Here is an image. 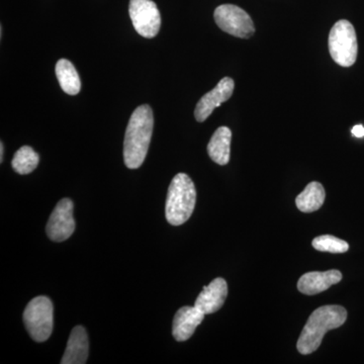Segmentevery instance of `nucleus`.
Instances as JSON below:
<instances>
[{"label": "nucleus", "instance_id": "f257e3e1", "mask_svg": "<svg viewBox=\"0 0 364 364\" xmlns=\"http://www.w3.org/2000/svg\"><path fill=\"white\" fill-rule=\"evenodd\" d=\"M154 117L150 105L136 107L132 114L124 141V160L128 168L136 169L143 164L152 138Z\"/></svg>", "mask_w": 364, "mask_h": 364}, {"label": "nucleus", "instance_id": "9b49d317", "mask_svg": "<svg viewBox=\"0 0 364 364\" xmlns=\"http://www.w3.org/2000/svg\"><path fill=\"white\" fill-rule=\"evenodd\" d=\"M228 296L226 280L218 277L208 287H203L202 293L198 294L195 306L205 315L218 312L224 305Z\"/></svg>", "mask_w": 364, "mask_h": 364}, {"label": "nucleus", "instance_id": "4468645a", "mask_svg": "<svg viewBox=\"0 0 364 364\" xmlns=\"http://www.w3.org/2000/svg\"><path fill=\"white\" fill-rule=\"evenodd\" d=\"M232 132L227 127H221L215 132L208 145L210 159L219 165H227L230 161Z\"/></svg>", "mask_w": 364, "mask_h": 364}, {"label": "nucleus", "instance_id": "6e6552de", "mask_svg": "<svg viewBox=\"0 0 364 364\" xmlns=\"http://www.w3.org/2000/svg\"><path fill=\"white\" fill-rule=\"evenodd\" d=\"M73 203L70 198H63L57 203L48 221L46 232L50 240L63 242L70 238L75 231L73 217Z\"/></svg>", "mask_w": 364, "mask_h": 364}, {"label": "nucleus", "instance_id": "aec40b11", "mask_svg": "<svg viewBox=\"0 0 364 364\" xmlns=\"http://www.w3.org/2000/svg\"><path fill=\"white\" fill-rule=\"evenodd\" d=\"M4 143H0V162H4Z\"/></svg>", "mask_w": 364, "mask_h": 364}, {"label": "nucleus", "instance_id": "9d476101", "mask_svg": "<svg viewBox=\"0 0 364 364\" xmlns=\"http://www.w3.org/2000/svg\"><path fill=\"white\" fill-rule=\"evenodd\" d=\"M205 314L196 306H182L177 311L173 318L172 335L178 342L186 341L193 336L196 328L205 318Z\"/></svg>", "mask_w": 364, "mask_h": 364}, {"label": "nucleus", "instance_id": "a211bd4d", "mask_svg": "<svg viewBox=\"0 0 364 364\" xmlns=\"http://www.w3.org/2000/svg\"><path fill=\"white\" fill-rule=\"evenodd\" d=\"M313 247L321 252H329L333 254L345 253L348 251L349 245L347 242L331 236V235H323L314 239Z\"/></svg>", "mask_w": 364, "mask_h": 364}, {"label": "nucleus", "instance_id": "39448f33", "mask_svg": "<svg viewBox=\"0 0 364 364\" xmlns=\"http://www.w3.org/2000/svg\"><path fill=\"white\" fill-rule=\"evenodd\" d=\"M26 331L36 342L49 339L54 327V308L47 296H37L26 306L23 312Z\"/></svg>", "mask_w": 364, "mask_h": 364}, {"label": "nucleus", "instance_id": "2eb2a0df", "mask_svg": "<svg viewBox=\"0 0 364 364\" xmlns=\"http://www.w3.org/2000/svg\"><path fill=\"white\" fill-rule=\"evenodd\" d=\"M326 193L324 186L320 182L313 181L296 198V205L301 212H316L322 207L325 202Z\"/></svg>", "mask_w": 364, "mask_h": 364}, {"label": "nucleus", "instance_id": "7ed1b4c3", "mask_svg": "<svg viewBox=\"0 0 364 364\" xmlns=\"http://www.w3.org/2000/svg\"><path fill=\"white\" fill-rule=\"evenodd\" d=\"M196 202L195 183L186 173H178L172 179L167 193L165 215L172 226H181L193 215Z\"/></svg>", "mask_w": 364, "mask_h": 364}, {"label": "nucleus", "instance_id": "20e7f679", "mask_svg": "<svg viewBox=\"0 0 364 364\" xmlns=\"http://www.w3.org/2000/svg\"><path fill=\"white\" fill-rule=\"evenodd\" d=\"M330 55L342 67H350L358 58V45L355 30L350 21L341 20L333 26L328 40Z\"/></svg>", "mask_w": 364, "mask_h": 364}, {"label": "nucleus", "instance_id": "f3484780", "mask_svg": "<svg viewBox=\"0 0 364 364\" xmlns=\"http://www.w3.org/2000/svg\"><path fill=\"white\" fill-rule=\"evenodd\" d=\"M39 160V155L32 147L23 146L14 154L11 166L16 173L25 176V174H30L37 168Z\"/></svg>", "mask_w": 364, "mask_h": 364}, {"label": "nucleus", "instance_id": "dca6fc26", "mask_svg": "<svg viewBox=\"0 0 364 364\" xmlns=\"http://www.w3.org/2000/svg\"><path fill=\"white\" fill-rule=\"evenodd\" d=\"M57 79L64 92L69 95H78L81 90V81L75 67L69 60L60 59L56 64Z\"/></svg>", "mask_w": 364, "mask_h": 364}, {"label": "nucleus", "instance_id": "1a4fd4ad", "mask_svg": "<svg viewBox=\"0 0 364 364\" xmlns=\"http://www.w3.org/2000/svg\"><path fill=\"white\" fill-rule=\"evenodd\" d=\"M234 80L230 77L223 78L214 90L205 93L196 105L195 117L200 123H203L212 114L215 107L226 102L233 95Z\"/></svg>", "mask_w": 364, "mask_h": 364}, {"label": "nucleus", "instance_id": "423d86ee", "mask_svg": "<svg viewBox=\"0 0 364 364\" xmlns=\"http://www.w3.org/2000/svg\"><path fill=\"white\" fill-rule=\"evenodd\" d=\"M214 18L218 26L225 33L241 39H249L255 33L250 16L234 4H223L215 9Z\"/></svg>", "mask_w": 364, "mask_h": 364}, {"label": "nucleus", "instance_id": "ddd939ff", "mask_svg": "<svg viewBox=\"0 0 364 364\" xmlns=\"http://www.w3.org/2000/svg\"><path fill=\"white\" fill-rule=\"evenodd\" d=\"M88 342L87 333L82 326H76L72 330L68 343H67L65 353L62 358V364H85L87 361Z\"/></svg>", "mask_w": 364, "mask_h": 364}, {"label": "nucleus", "instance_id": "f8f14e48", "mask_svg": "<svg viewBox=\"0 0 364 364\" xmlns=\"http://www.w3.org/2000/svg\"><path fill=\"white\" fill-rule=\"evenodd\" d=\"M341 279L342 273L336 269L324 272H308L299 279L298 289L306 296H315L327 291L329 287L341 282Z\"/></svg>", "mask_w": 364, "mask_h": 364}, {"label": "nucleus", "instance_id": "0eeeda50", "mask_svg": "<svg viewBox=\"0 0 364 364\" xmlns=\"http://www.w3.org/2000/svg\"><path fill=\"white\" fill-rule=\"evenodd\" d=\"M129 14L139 35L147 39L156 37L161 26V16L154 1L130 0Z\"/></svg>", "mask_w": 364, "mask_h": 364}, {"label": "nucleus", "instance_id": "6ab92c4d", "mask_svg": "<svg viewBox=\"0 0 364 364\" xmlns=\"http://www.w3.org/2000/svg\"><path fill=\"white\" fill-rule=\"evenodd\" d=\"M352 135L356 138H363L364 136V127L363 124H358L352 129Z\"/></svg>", "mask_w": 364, "mask_h": 364}, {"label": "nucleus", "instance_id": "f03ea898", "mask_svg": "<svg viewBox=\"0 0 364 364\" xmlns=\"http://www.w3.org/2000/svg\"><path fill=\"white\" fill-rule=\"evenodd\" d=\"M346 318L347 311L341 306H324L314 311L296 344L299 353L306 355L317 350L326 333L341 327Z\"/></svg>", "mask_w": 364, "mask_h": 364}]
</instances>
